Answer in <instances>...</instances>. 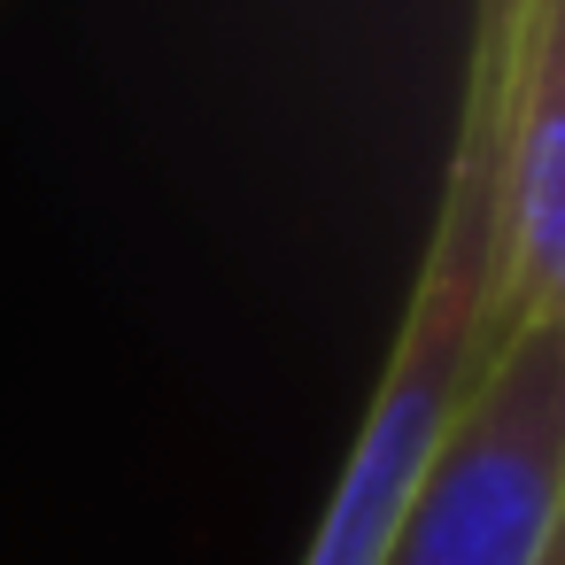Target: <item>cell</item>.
<instances>
[{
  "mask_svg": "<svg viewBox=\"0 0 565 565\" xmlns=\"http://www.w3.org/2000/svg\"><path fill=\"white\" fill-rule=\"evenodd\" d=\"M511 47V0H472V47L457 86V140L441 163L434 233L387 349V372L364 403V426L341 457V480L318 511L302 565H380L418 480L434 472L457 411L472 403L495 333H488V156H495V94Z\"/></svg>",
  "mask_w": 565,
  "mask_h": 565,
  "instance_id": "cell-1",
  "label": "cell"
},
{
  "mask_svg": "<svg viewBox=\"0 0 565 565\" xmlns=\"http://www.w3.org/2000/svg\"><path fill=\"white\" fill-rule=\"evenodd\" d=\"M565 318L511 333L380 565H542L565 534Z\"/></svg>",
  "mask_w": 565,
  "mask_h": 565,
  "instance_id": "cell-2",
  "label": "cell"
},
{
  "mask_svg": "<svg viewBox=\"0 0 565 565\" xmlns=\"http://www.w3.org/2000/svg\"><path fill=\"white\" fill-rule=\"evenodd\" d=\"M565 318V0H511L488 156V333Z\"/></svg>",
  "mask_w": 565,
  "mask_h": 565,
  "instance_id": "cell-3",
  "label": "cell"
},
{
  "mask_svg": "<svg viewBox=\"0 0 565 565\" xmlns=\"http://www.w3.org/2000/svg\"><path fill=\"white\" fill-rule=\"evenodd\" d=\"M542 565H565V542H557V550H550V557H542Z\"/></svg>",
  "mask_w": 565,
  "mask_h": 565,
  "instance_id": "cell-4",
  "label": "cell"
}]
</instances>
